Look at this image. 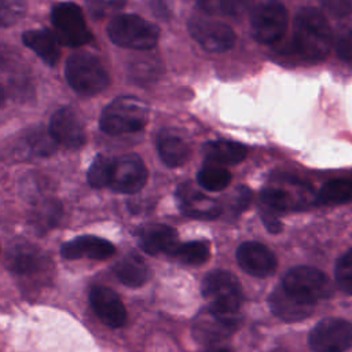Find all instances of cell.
I'll use <instances>...</instances> for the list:
<instances>
[{
  "mask_svg": "<svg viewBox=\"0 0 352 352\" xmlns=\"http://www.w3.org/2000/svg\"><path fill=\"white\" fill-rule=\"evenodd\" d=\"M333 44V34L324 15L305 7L298 11L293 22V45L297 54L307 62L323 60Z\"/></svg>",
  "mask_w": 352,
  "mask_h": 352,
  "instance_id": "6da1fadb",
  "label": "cell"
},
{
  "mask_svg": "<svg viewBox=\"0 0 352 352\" xmlns=\"http://www.w3.org/2000/svg\"><path fill=\"white\" fill-rule=\"evenodd\" d=\"M148 107L135 96H120L110 102L99 118L100 129L111 136L133 133L146 126Z\"/></svg>",
  "mask_w": 352,
  "mask_h": 352,
  "instance_id": "7a4b0ae2",
  "label": "cell"
},
{
  "mask_svg": "<svg viewBox=\"0 0 352 352\" xmlns=\"http://www.w3.org/2000/svg\"><path fill=\"white\" fill-rule=\"evenodd\" d=\"M65 76L72 89L84 96L104 91L110 81L103 63L89 52L72 54L66 60Z\"/></svg>",
  "mask_w": 352,
  "mask_h": 352,
  "instance_id": "3957f363",
  "label": "cell"
},
{
  "mask_svg": "<svg viewBox=\"0 0 352 352\" xmlns=\"http://www.w3.org/2000/svg\"><path fill=\"white\" fill-rule=\"evenodd\" d=\"M107 34L116 45L136 51H148L158 43L160 29L142 16L121 14L109 22Z\"/></svg>",
  "mask_w": 352,
  "mask_h": 352,
  "instance_id": "277c9868",
  "label": "cell"
},
{
  "mask_svg": "<svg viewBox=\"0 0 352 352\" xmlns=\"http://www.w3.org/2000/svg\"><path fill=\"white\" fill-rule=\"evenodd\" d=\"M201 290L208 308L214 312L238 314L243 301L238 278L224 270L208 272L202 279Z\"/></svg>",
  "mask_w": 352,
  "mask_h": 352,
  "instance_id": "5b68a950",
  "label": "cell"
},
{
  "mask_svg": "<svg viewBox=\"0 0 352 352\" xmlns=\"http://www.w3.org/2000/svg\"><path fill=\"white\" fill-rule=\"evenodd\" d=\"M282 287L292 296L315 304L331 296L333 287L329 278L318 268L298 265L286 272Z\"/></svg>",
  "mask_w": 352,
  "mask_h": 352,
  "instance_id": "8992f818",
  "label": "cell"
},
{
  "mask_svg": "<svg viewBox=\"0 0 352 352\" xmlns=\"http://www.w3.org/2000/svg\"><path fill=\"white\" fill-rule=\"evenodd\" d=\"M51 22L59 44L80 47L92 38L82 11L74 3H58L54 6L51 11Z\"/></svg>",
  "mask_w": 352,
  "mask_h": 352,
  "instance_id": "52a82bcc",
  "label": "cell"
},
{
  "mask_svg": "<svg viewBox=\"0 0 352 352\" xmlns=\"http://www.w3.org/2000/svg\"><path fill=\"white\" fill-rule=\"evenodd\" d=\"M289 16L285 6L278 0H267L257 6L250 15L253 37L263 44H274L285 34Z\"/></svg>",
  "mask_w": 352,
  "mask_h": 352,
  "instance_id": "ba28073f",
  "label": "cell"
},
{
  "mask_svg": "<svg viewBox=\"0 0 352 352\" xmlns=\"http://www.w3.org/2000/svg\"><path fill=\"white\" fill-rule=\"evenodd\" d=\"M312 352H346L352 348V324L340 318H326L309 331Z\"/></svg>",
  "mask_w": 352,
  "mask_h": 352,
  "instance_id": "9c48e42d",
  "label": "cell"
},
{
  "mask_svg": "<svg viewBox=\"0 0 352 352\" xmlns=\"http://www.w3.org/2000/svg\"><path fill=\"white\" fill-rule=\"evenodd\" d=\"M147 168L138 154H124L113 158L109 187L116 192L135 194L147 182Z\"/></svg>",
  "mask_w": 352,
  "mask_h": 352,
  "instance_id": "30bf717a",
  "label": "cell"
},
{
  "mask_svg": "<svg viewBox=\"0 0 352 352\" xmlns=\"http://www.w3.org/2000/svg\"><path fill=\"white\" fill-rule=\"evenodd\" d=\"M188 32L209 52H224L235 43L234 30L227 23L213 19L192 18L188 22Z\"/></svg>",
  "mask_w": 352,
  "mask_h": 352,
  "instance_id": "8fae6325",
  "label": "cell"
},
{
  "mask_svg": "<svg viewBox=\"0 0 352 352\" xmlns=\"http://www.w3.org/2000/svg\"><path fill=\"white\" fill-rule=\"evenodd\" d=\"M238 324V314H220L206 308L197 315L192 334L202 344H213L232 334Z\"/></svg>",
  "mask_w": 352,
  "mask_h": 352,
  "instance_id": "7c38bea8",
  "label": "cell"
},
{
  "mask_svg": "<svg viewBox=\"0 0 352 352\" xmlns=\"http://www.w3.org/2000/svg\"><path fill=\"white\" fill-rule=\"evenodd\" d=\"M48 131L54 140L66 148H80L87 140L84 125L70 107H62L52 114Z\"/></svg>",
  "mask_w": 352,
  "mask_h": 352,
  "instance_id": "4fadbf2b",
  "label": "cell"
},
{
  "mask_svg": "<svg viewBox=\"0 0 352 352\" xmlns=\"http://www.w3.org/2000/svg\"><path fill=\"white\" fill-rule=\"evenodd\" d=\"M235 256L239 267L252 276H268L275 272L278 265L272 250H270L265 245L254 241L241 243Z\"/></svg>",
  "mask_w": 352,
  "mask_h": 352,
  "instance_id": "5bb4252c",
  "label": "cell"
},
{
  "mask_svg": "<svg viewBox=\"0 0 352 352\" xmlns=\"http://www.w3.org/2000/svg\"><path fill=\"white\" fill-rule=\"evenodd\" d=\"M89 302L100 322L111 329H118L126 322V309L118 294L106 286H94Z\"/></svg>",
  "mask_w": 352,
  "mask_h": 352,
  "instance_id": "9a60e30c",
  "label": "cell"
},
{
  "mask_svg": "<svg viewBox=\"0 0 352 352\" xmlns=\"http://www.w3.org/2000/svg\"><path fill=\"white\" fill-rule=\"evenodd\" d=\"M116 252L114 245L95 235H81L69 242H65L60 248V254L66 260H76L88 257L94 260H104L113 256Z\"/></svg>",
  "mask_w": 352,
  "mask_h": 352,
  "instance_id": "2e32d148",
  "label": "cell"
},
{
  "mask_svg": "<svg viewBox=\"0 0 352 352\" xmlns=\"http://www.w3.org/2000/svg\"><path fill=\"white\" fill-rule=\"evenodd\" d=\"M268 302L272 312L286 322H297L305 319L307 316L311 315L312 308L315 305L292 296L282 286L276 287L272 292V294L268 298Z\"/></svg>",
  "mask_w": 352,
  "mask_h": 352,
  "instance_id": "e0dca14e",
  "label": "cell"
},
{
  "mask_svg": "<svg viewBox=\"0 0 352 352\" xmlns=\"http://www.w3.org/2000/svg\"><path fill=\"white\" fill-rule=\"evenodd\" d=\"M139 245L148 254H170L177 245L175 228L166 224H150L139 231Z\"/></svg>",
  "mask_w": 352,
  "mask_h": 352,
  "instance_id": "ac0fdd59",
  "label": "cell"
},
{
  "mask_svg": "<svg viewBox=\"0 0 352 352\" xmlns=\"http://www.w3.org/2000/svg\"><path fill=\"white\" fill-rule=\"evenodd\" d=\"M177 197L180 209L187 216L195 219H214L220 214V206L214 199L195 191L188 184L179 188Z\"/></svg>",
  "mask_w": 352,
  "mask_h": 352,
  "instance_id": "d6986e66",
  "label": "cell"
},
{
  "mask_svg": "<svg viewBox=\"0 0 352 352\" xmlns=\"http://www.w3.org/2000/svg\"><path fill=\"white\" fill-rule=\"evenodd\" d=\"M157 150L162 162L170 168L182 166L190 157L188 143L170 129L160 132L157 138Z\"/></svg>",
  "mask_w": 352,
  "mask_h": 352,
  "instance_id": "ffe728a7",
  "label": "cell"
},
{
  "mask_svg": "<svg viewBox=\"0 0 352 352\" xmlns=\"http://www.w3.org/2000/svg\"><path fill=\"white\" fill-rule=\"evenodd\" d=\"M22 41L48 66L58 63L60 56L59 41L48 29L28 30L22 34Z\"/></svg>",
  "mask_w": 352,
  "mask_h": 352,
  "instance_id": "44dd1931",
  "label": "cell"
},
{
  "mask_svg": "<svg viewBox=\"0 0 352 352\" xmlns=\"http://www.w3.org/2000/svg\"><path fill=\"white\" fill-rule=\"evenodd\" d=\"M290 206V198L287 192L280 188H265L261 192V214L263 221L270 232H279L282 230L278 216L287 210Z\"/></svg>",
  "mask_w": 352,
  "mask_h": 352,
  "instance_id": "7402d4cb",
  "label": "cell"
},
{
  "mask_svg": "<svg viewBox=\"0 0 352 352\" xmlns=\"http://www.w3.org/2000/svg\"><path fill=\"white\" fill-rule=\"evenodd\" d=\"M204 153L210 164L217 165H235L246 157V147L236 142L213 140L204 146Z\"/></svg>",
  "mask_w": 352,
  "mask_h": 352,
  "instance_id": "603a6c76",
  "label": "cell"
},
{
  "mask_svg": "<svg viewBox=\"0 0 352 352\" xmlns=\"http://www.w3.org/2000/svg\"><path fill=\"white\" fill-rule=\"evenodd\" d=\"M114 274L125 286L139 287L147 282L150 271L142 257L129 253L114 265Z\"/></svg>",
  "mask_w": 352,
  "mask_h": 352,
  "instance_id": "cb8c5ba5",
  "label": "cell"
},
{
  "mask_svg": "<svg viewBox=\"0 0 352 352\" xmlns=\"http://www.w3.org/2000/svg\"><path fill=\"white\" fill-rule=\"evenodd\" d=\"M7 261L12 272L19 275H28L38 270L43 257L34 246L28 243H19L10 250Z\"/></svg>",
  "mask_w": 352,
  "mask_h": 352,
  "instance_id": "d4e9b609",
  "label": "cell"
},
{
  "mask_svg": "<svg viewBox=\"0 0 352 352\" xmlns=\"http://www.w3.org/2000/svg\"><path fill=\"white\" fill-rule=\"evenodd\" d=\"M318 202L323 205H342L352 202V180L336 179L324 183L318 192Z\"/></svg>",
  "mask_w": 352,
  "mask_h": 352,
  "instance_id": "484cf974",
  "label": "cell"
},
{
  "mask_svg": "<svg viewBox=\"0 0 352 352\" xmlns=\"http://www.w3.org/2000/svg\"><path fill=\"white\" fill-rule=\"evenodd\" d=\"M198 184L206 191H221L231 182V173L223 166L217 164H208L197 175Z\"/></svg>",
  "mask_w": 352,
  "mask_h": 352,
  "instance_id": "4316f807",
  "label": "cell"
},
{
  "mask_svg": "<svg viewBox=\"0 0 352 352\" xmlns=\"http://www.w3.org/2000/svg\"><path fill=\"white\" fill-rule=\"evenodd\" d=\"M253 0H198V6L208 14H220L226 16H241L252 6Z\"/></svg>",
  "mask_w": 352,
  "mask_h": 352,
  "instance_id": "83f0119b",
  "label": "cell"
},
{
  "mask_svg": "<svg viewBox=\"0 0 352 352\" xmlns=\"http://www.w3.org/2000/svg\"><path fill=\"white\" fill-rule=\"evenodd\" d=\"M169 256L177 257L180 261L198 265L208 260L209 257V245L204 241H190L184 243H177Z\"/></svg>",
  "mask_w": 352,
  "mask_h": 352,
  "instance_id": "f1b7e54d",
  "label": "cell"
},
{
  "mask_svg": "<svg viewBox=\"0 0 352 352\" xmlns=\"http://www.w3.org/2000/svg\"><path fill=\"white\" fill-rule=\"evenodd\" d=\"M160 62L154 56H142L131 62L128 70L131 78L138 84L153 82L160 76Z\"/></svg>",
  "mask_w": 352,
  "mask_h": 352,
  "instance_id": "f546056e",
  "label": "cell"
},
{
  "mask_svg": "<svg viewBox=\"0 0 352 352\" xmlns=\"http://www.w3.org/2000/svg\"><path fill=\"white\" fill-rule=\"evenodd\" d=\"M111 164H113V158H109L104 155H96L87 172L88 183L95 188H102L109 186Z\"/></svg>",
  "mask_w": 352,
  "mask_h": 352,
  "instance_id": "4dcf8cb0",
  "label": "cell"
},
{
  "mask_svg": "<svg viewBox=\"0 0 352 352\" xmlns=\"http://www.w3.org/2000/svg\"><path fill=\"white\" fill-rule=\"evenodd\" d=\"M334 276L337 286L352 296V249L346 250L336 263Z\"/></svg>",
  "mask_w": 352,
  "mask_h": 352,
  "instance_id": "1f68e13d",
  "label": "cell"
},
{
  "mask_svg": "<svg viewBox=\"0 0 352 352\" xmlns=\"http://www.w3.org/2000/svg\"><path fill=\"white\" fill-rule=\"evenodd\" d=\"M28 8L26 0H0V26L15 25L23 18Z\"/></svg>",
  "mask_w": 352,
  "mask_h": 352,
  "instance_id": "d6a6232c",
  "label": "cell"
},
{
  "mask_svg": "<svg viewBox=\"0 0 352 352\" xmlns=\"http://www.w3.org/2000/svg\"><path fill=\"white\" fill-rule=\"evenodd\" d=\"M28 142H29L32 150L38 155H50L56 150V146H58V143L51 136L50 131L45 132L43 129L33 131L29 135Z\"/></svg>",
  "mask_w": 352,
  "mask_h": 352,
  "instance_id": "836d02e7",
  "label": "cell"
},
{
  "mask_svg": "<svg viewBox=\"0 0 352 352\" xmlns=\"http://www.w3.org/2000/svg\"><path fill=\"white\" fill-rule=\"evenodd\" d=\"M60 216H62V208H60L59 202L54 201V199L43 202L41 208L36 212L37 224L40 227H43L44 230L48 227L56 226Z\"/></svg>",
  "mask_w": 352,
  "mask_h": 352,
  "instance_id": "e575fe53",
  "label": "cell"
},
{
  "mask_svg": "<svg viewBox=\"0 0 352 352\" xmlns=\"http://www.w3.org/2000/svg\"><path fill=\"white\" fill-rule=\"evenodd\" d=\"M126 0H87V7L94 19H103L107 14L125 6Z\"/></svg>",
  "mask_w": 352,
  "mask_h": 352,
  "instance_id": "d590c367",
  "label": "cell"
},
{
  "mask_svg": "<svg viewBox=\"0 0 352 352\" xmlns=\"http://www.w3.org/2000/svg\"><path fill=\"white\" fill-rule=\"evenodd\" d=\"M322 6L334 18H344L352 11V0H322Z\"/></svg>",
  "mask_w": 352,
  "mask_h": 352,
  "instance_id": "8d00e7d4",
  "label": "cell"
},
{
  "mask_svg": "<svg viewBox=\"0 0 352 352\" xmlns=\"http://www.w3.org/2000/svg\"><path fill=\"white\" fill-rule=\"evenodd\" d=\"M336 52L342 60H352V30L340 36L336 43Z\"/></svg>",
  "mask_w": 352,
  "mask_h": 352,
  "instance_id": "74e56055",
  "label": "cell"
},
{
  "mask_svg": "<svg viewBox=\"0 0 352 352\" xmlns=\"http://www.w3.org/2000/svg\"><path fill=\"white\" fill-rule=\"evenodd\" d=\"M249 201H250V191L245 187H241L239 192H238L236 206H241V209H243V208H246V205H249Z\"/></svg>",
  "mask_w": 352,
  "mask_h": 352,
  "instance_id": "f35d334b",
  "label": "cell"
},
{
  "mask_svg": "<svg viewBox=\"0 0 352 352\" xmlns=\"http://www.w3.org/2000/svg\"><path fill=\"white\" fill-rule=\"evenodd\" d=\"M206 352H232V351L228 348H210Z\"/></svg>",
  "mask_w": 352,
  "mask_h": 352,
  "instance_id": "ab89813d",
  "label": "cell"
},
{
  "mask_svg": "<svg viewBox=\"0 0 352 352\" xmlns=\"http://www.w3.org/2000/svg\"><path fill=\"white\" fill-rule=\"evenodd\" d=\"M4 98H6V94H4V89H3V87L0 85V104L4 102Z\"/></svg>",
  "mask_w": 352,
  "mask_h": 352,
  "instance_id": "60d3db41",
  "label": "cell"
},
{
  "mask_svg": "<svg viewBox=\"0 0 352 352\" xmlns=\"http://www.w3.org/2000/svg\"><path fill=\"white\" fill-rule=\"evenodd\" d=\"M274 352H286V351H283V349H276V351H274Z\"/></svg>",
  "mask_w": 352,
  "mask_h": 352,
  "instance_id": "b9f144b4",
  "label": "cell"
}]
</instances>
